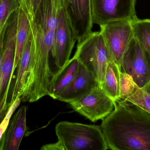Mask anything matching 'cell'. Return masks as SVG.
Returning <instances> with one entry per match:
<instances>
[{"label": "cell", "instance_id": "1", "mask_svg": "<svg viewBox=\"0 0 150 150\" xmlns=\"http://www.w3.org/2000/svg\"><path fill=\"white\" fill-rule=\"evenodd\" d=\"M64 0H42L30 18L33 41L26 90L38 96L49 95L57 70L51 58L60 8Z\"/></svg>", "mask_w": 150, "mask_h": 150}, {"label": "cell", "instance_id": "2", "mask_svg": "<svg viewBox=\"0 0 150 150\" xmlns=\"http://www.w3.org/2000/svg\"><path fill=\"white\" fill-rule=\"evenodd\" d=\"M100 127L108 149L150 150V114L137 105L115 101Z\"/></svg>", "mask_w": 150, "mask_h": 150}, {"label": "cell", "instance_id": "3", "mask_svg": "<svg viewBox=\"0 0 150 150\" xmlns=\"http://www.w3.org/2000/svg\"><path fill=\"white\" fill-rule=\"evenodd\" d=\"M57 142L46 144L41 150L108 149L101 127L63 121L55 127Z\"/></svg>", "mask_w": 150, "mask_h": 150}, {"label": "cell", "instance_id": "4", "mask_svg": "<svg viewBox=\"0 0 150 150\" xmlns=\"http://www.w3.org/2000/svg\"><path fill=\"white\" fill-rule=\"evenodd\" d=\"M74 56L93 74L101 87L108 65L111 61L100 31L92 32L78 43Z\"/></svg>", "mask_w": 150, "mask_h": 150}, {"label": "cell", "instance_id": "5", "mask_svg": "<svg viewBox=\"0 0 150 150\" xmlns=\"http://www.w3.org/2000/svg\"><path fill=\"white\" fill-rule=\"evenodd\" d=\"M132 20L110 22L99 26L111 61L120 69L123 57L134 38Z\"/></svg>", "mask_w": 150, "mask_h": 150}, {"label": "cell", "instance_id": "6", "mask_svg": "<svg viewBox=\"0 0 150 150\" xmlns=\"http://www.w3.org/2000/svg\"><path fill=\"white\" fill-rule=\"evenodd\" d=\"M17 11L11 16L4 38L2 63L0 71V109H8L7 102L13 70L16 45Z\"/></svg>", "mask_w": 150, "mask_h": 150}, {"label": "cell", "instance_id": "7", "mask_svg": "<svg viewBox=\"0 0 150 150\" xmlns=\"http://www.w3.org/2000/svg\"><path fill=\"white\" fill-rule=\"evenodd\" d=\"M76 41L67 16L64 0L59 11L52 50L57 76L70 60Z\"/></svg>", "mask_w": 150, "mask_h": 150}, {"label": "cell", "instance_id": "8", "mask_svg": "<svg viewBox=\"0 0 150 150\" xmlns=\"http://www.w3.org/2000/svg\"><path fill=\"white\" fill-rule=\"evenodd\" d=\"M93 21L99 26L137 17V0H91Z\"/></svg>", "mask_w": 150, "mask_h": 150}, {"label": "cell", "instance_id": "9", "mask_svg": "<svg viewBox=\"0 0 150 150\" xmlns=\"http://www.w3.org/2000/svg\"><path fill=\"white\" fill-rule=\"evenodd\" d=\"M115 103L98 86L79 100L69 105L75 112L95 122L108 116L114 109Z\"/></svg>", "mask_w": 150, "mask_h": 150}, {"label": "cell", "instance_id": "10", "mask_svg": "<svg viewBox=\"0 0 150 150\" xmlns=\"http://www.w3.org/2000/svg\"><path fill=\"white\" fill-rule=\"evenodd\" d=\"M120 69L131 75L141 89H144L150 82L149 60L142 47L134 38L123 57Z\"/></svg>", "mask_w": 150, "mask_h": 150}, {"label": "cell", "instance_id": "11", "mask_svg": "<svg viewBox=\"0 0 150 150\" xmlns=\"http://www.w3.org/2000/svg\"><path fill=\"white\" fill-rule=\"evenodd\" d=\"M64 4L74 36L79 43L92 32L91 0H64Z\"/></svg>", "mask_w": 150, "mask_h": 150}, {"label": "cell", "instance_id": "12", "mask_svg": "<svg viewBox=\"0 0 150 150\" xmlns=\"http://www.w3.org/2000/svg\"><path fill=\"white\" fill-rule=\"evenodd\" d=\"M98 86L93 74L80 63L77 75L58 95L56 100L69 104L79 100Z\"/></svg>", "mask_w": 150, "mask_h": 150}, {"label": "cell", "instance_id": "13", "mask_svg": "<svg viewBox=\"0 0 150 150\" xmlns=\"http://www.w3.org/2000/svg\"><path fill=\"white\" fill-rule=\"evenodd\" d=\"M27 107H21L11 119L0 140V150H18L27 130Z\"/></svg>", "mask_w": 150, "mask_h": 150}, {"label": "cell", "instance_id": "14", "mask_svg": "<svg viewBox=\"0 0 150 150\" xmlns=\"http://www.w3.org/2000/svg\"><path fill=\"white\" fill-rule=\"evenodd\" d=\"M33 41V34L30 26L29 35L17 68V73L11 90L10 99L8 104L9 108L18 99L20 98L24 90L28 76Z\"/></svg>", "mask_w": 150, "mask_h": 150}, {"label": "cell", "instance_id": "15", "mask_svg": "<svg viewBox=\"0 0 150 150\" xmlns=\"http://www.w3.org/2000/svg\"><path fill=\"white\" fill-rule=\"evenodd\" d=\"M30 21L24 0H21L17 10V25L16 34V45L13 74L17 68L30 29Z\"/></svg>", "mask_w": 150, "mask_h": 150}, {"label": "cell", "instance_id": "16", "mask_svg": "<svg viewBox=\"0 0 150 150\" xmlns=\"http://www.w3.org/2000/svg\"><path fill=\"white\" fill-rule=\"evenodd\" d=\"M120 67L113 61H110L105 73L100 88L115 102L120 99Z\"/></svg>", "mask_w": 150, "mask_h": 150}, {"label": "cell", "instance_id": "17", "mask_svg": "<svg viewBox=\"0 0 150 150\" xmlns=\"http://www.w3.org/2000/svg\"><path fill=\"white\" fill-rule=\"evenodd\" d=\"M79 66L80 63L76 57L74 56L70 59L55 80L52 98L57 99L58 95L74 79L79 71Z\"/></svg>", "mask_w": 150, "mask_h": 150}, {"label": "cell", "instance_id": "18", "mask_svg": "<svg viewBox=\"0 0 150 150\" xmlns=\"http://www.w3.org/2000/svg\"><path fill=\"white\" fill-rule=\"evenodd\" d=\"M134 38L140 43L149 58L150 64V19H139L132 21Z\"/></svg>", "mask_w": 150, "mask_h": 150}, {"label": "cell", "instance_id": "19", "mask_svg": "<svg viewBox=\"0 0 150 150\" xmlns=\"http://www.w3.org/2000/svg\"><path fill=\"white\" fill-rule=\"evenodd\" d=\"M21 0H0V36L11 15L20 7Z\"/></svg>", "mask_w": 150, "mask_h": 150}, {"label": "cell", "instance_id": "20", "mask_svg": "<svg viewBox=\"0 0 150 150\" xmlns=\"http://www.w3.org/2000/svg\"><path fill=\"white\" fill-rule=\"evenodd\" d=\"M138 87L132 77L126 72L120 70V99L124 100L132 95Z\"/></svg>", "mask_w": 150, "mask_h": 150}, {"label": "cell", "instance_id": "21", "mask_svg": "<svg viewBox=\"0 0 150 150\" xmlns=\"http://www.w3.org/2000/svg\"><path fill=\"white\" fill-rule=\"evenodd\" d=\"M123 100L137 105L150 114V95L143 89L137 87L132 95Z\"/></svg>", "mask_w": 150, "mask_h": 150}, {"label": "cell", "instance_id": "22", "mask_svg": "<svg viewBox=\"0 0 150 150\" xmlns=\"http://www.w3.org/2000/svg\"><path fill=\"white\" fill-rule=\"evenodd\" d=\"M30 18L33 17L42 0H24Z\"/></svg>", "mask_w": 150, "mask_h": 150}, {"label": "cell", "instance_id": "23", "mask_svg": "<svg viewBox=\"0 0 150 150\" xmlns=\"http://www.w3.org/2000/svg\"><path fill=\"white\" fill-rule=\"evenodd\" d=\"M8 24L4 27L2 32L0 36V71L1 68L2 63L3 53L4 45V38H5V33L7 30Z\"/></svg>", "mask_w": 150, "mask_h": 150}, {"label": "cell", "instance_id": "24", "mask_svg": "<svg viewBox=\"0 0 150 150\" xmlns=\"http://www.w3.org/2000/svg\"><path fill=\"white\" fill-rule=\"evenodd\" d=\"M143 90L150 95V82L148 84V85H147L144 89H143Z\"/></svg>", "mask_w": 150, "mask_h": 150}]
</instances>
